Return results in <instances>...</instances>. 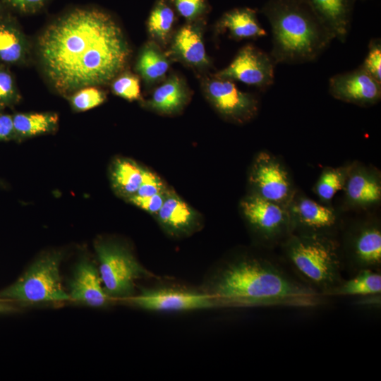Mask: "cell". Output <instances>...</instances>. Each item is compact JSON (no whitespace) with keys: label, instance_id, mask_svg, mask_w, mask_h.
Wrapping results in <instances>:
<instances>
[{"label":"cell","instance_id":"cell-11","mask_svg":"<svg viewBox=\"0 0 381 381\" xmlns=\"http://www.w3.org/2000/svg\"><path fill=\"white\" fill-rule=\"evenodd\" d=\"M127 300L143 309L155 311H183L210 308L218 304L212 295L171 289H143Z\"/></svg>","mask_w":381,"mask_h":381},{"label":"cell","instance_id":"cell-21","mask_svg":"<svg viewBox=\"0 0 381 381\" xmlns=\"http://www.w3.org/2000/svg\"><path fill=\"white\" fill-rule=\"evenodd\" d=\"M16 140L52 133L59 126V116L55 112H25L12 115Z\"/></svg>","mask_w":381,"mask_h":381},{"label":"cell","instance_id":"cell-31","mask_svg":"<svg viewBox=\"0 0 381 381\" xmlns=\"http://www.w3.org/2000/svg\"><path fill=\"white\" fill-rule=\"evenodd\" d=\"M111 90L116 95L128 101L140 97V85L138 76L130 73L116 77L111 83Z\"/></svg>","mask_w":381,"mask_h":381},{"label":"cell","instance_id":"cell-28","mask_svg":"<svg viewBox=\"0 0 381 381\" xmlns=\"http://www.w3.org/2000/svg\"><path fill=\"white\" fill-rule=\"evenodd\" d=\"M344 169L327 168L321 174L316 185L315 193L322 201H330L336 193L343 189L347 175Z\"/></svg>","mask_w":381,"mask_h":381},{"label":"cell","instance_id":"cell-35","mask_svg":"<svg viewBox=\"0 0 381 381\" xmlns=\"http://www.w3.org/2000/svg\"><path fill=\"white\" fill-rule=\"evenodd\" d=\"M163 183L161 179L152 171L145 169L143 178L136 195L140 196H150L162 193Z\"/></svg>","mask_w":381,"mask_h":381},{"label":"cell","instance_id":"cell-7","mask_svg":"<svg viewBox=\"0 0 381 381\" xmlns=\"http://www.w3.org/2000/svg\"><path fill=\"white\" fill-rule=\"evenodd\" d=\"M241 210L253 230L267 245L283 243L293 233L289 212L282 205L255 195L241 202Z\"/></svg>","mask_w":381,"mask_h":381},{"label":"cell","instance_id":"cell-34","mask_svg":"<svg viewBox=\"0 0 381 381\" xmlns=\"http://www.w3.org/2000/svg\"><path fill=\"white\" fill-rule=\"evenodd\" d=\"M164 199L165 196L162 193L150 196H140L135 194L128 198V201L150 214H157Z\"/></svg>","mask_w":381,"mask_h":381},{"label":"cell","instance_id":"cell-6","mask_svg":"<svg viewBox=\"0 0 381 381\" xmlns=\"http://www.w3.org/2000/svg\"><path fill=\"white\" fill-rule=\"evenodd\" d=\"M103 288L110 298L127 299L133 296L135 281L150 276L123 246L98 241L95 245Z\"/></svg>","mask_w":381,"mask_h":381},{"label":"cell","instance_id":"cell-5","mask_svg":"<svg viewBox=\"0 0 381 381\" xmlns=\"http://www.w3.org/2000/svg\"><path fill=\"white\" fill-rule=\"evenodd\" d=\"M62 259L63 253L59 250L40 255L18 280L0 291V298L25 304L70 300L61 285Z\"/></svg>","mask_w":381,"mask_h":381},{"label":"cell","instance_id":"cell-36","mask_svg":"<svg viewBox=\"0 0 381 381\" xmlns=\"http://www.w3.org/2000/svg\"><path fill=\"white\" fill-rule=\"evenodd\" d=\"M23 14H35L44 9L50 0H1Z\"/></svg>","mask_w":381,"mask_h":381},{"label":"cell","instance_id":"cell-23","mask_svg":"<svg viewBox=\"0 0 381 381\" xmlns=\"http://www.w3.org/2000/svg\"><path fill=\"white\" fill-rule=\"evenodd\" d=\"M163 226L170 232L181 233L193 226L195 216L193 210L176 195L165 197L157 213Z\"/></svg>","mask_w":381,"mask_h":381},{"label":"cell","instance_id":"cell-4","mask_svg":"<svg viewBox=\"0 0 381 381\" xmlns=\"http://www.w3.org/2000/svg\"><path fill=\"white\" fill-rule=\"evenodd\" d=\"M282 248L291 272L322 296L342 281L340 246L334 236L292 233Z\"/></svg>","mask_w":381,"mask_h":381},{"label":"cell","instance_id":"cell-26","mask_svg":"<svg viewBox=\"0 0 381 381\" xmlns=\"http://www.w3.org/2000/svg\"><path fill=\"white\" fill-rule=\"evenodd\" d=\"M143 170L131 160L116 159L111 169V181L116 190L128 198L136 194L142 181Z\"/></svg>","mask_w":381,"mask_h":381},{"label":"cell","instance_id":"cell-14","mask_svg":"<svg viewBox=\"0 0 381 381\" xmlns=\"http://www.w3.org/2000/svg\"><path fill=\"white\" fill-rule=\"evenodd\" d=\"M68 289L70 300L91 307L105 306L111 299L103 288L98 267L86 256L75 263Z\"/></svg>","mask_w":381,"mask_h":381},{"label":"cell","instance_id":"cell-39","mask_svg":"<svg viewBox=\"0 0 381 381\" xmlns=\"http://www.w3.org/2000/svg\"><path fill=\"white\" fill-rule=\"evenodd\" d=\"M0 8H1V6H0Z\"/></svg>","mask_w":381,"mask_h":381},{"label":"cell","instance_id":"cell-32","mask_svg":"<svg viewBox=\"0 0 381 381\" xmlns=\"http://www.w3.org/2000/svg\"><path fill=\"white\" fill-rule=\"evenodd\" d=\"M360 66L381 83V40L380 38H373L370 41L368 54Z\"/></svg>","mask_w":381,"mask_h":381},{"label":"cell","instance_id":"cell-17","mask_svg":"<svg viewBox=\"0 0 381 381\" xmlns=\"http://www.w3.org/2000/svg\"><path fill=\"white\" fill-rule=\"evenodd\" d=\"M30 54V43L17 23L9 16L0 15V64H23Z\"/></svg>","mask_w":381,"mask_h":381},{"label":"cell","instance_id":"cell-19","mask_svg":"<svg viewBox=\"0 0 381 381\" xmlns=\"http://www.w3.org/2000/svg\"><path fill=\"white\" fill-rule=\"evenodd\" d=\"M200 30V25L196 23L182 26L175 35L171 47L180 59L193 66L208 64Z\"/></svg>","mask_w":381,"mask_h":381},{"label":"cell","instance_id":"cell-38","mask_svg":"<svg viewBox=\"0 0 381 381\" xmlns=\"http://www.w3.org/2000/svg\"><path fill=\"white\" fill-rule=\"evenodd\" d=\"M15 310V308L11 306L6 300L0 299V313H8Z\"/></svg>","mask_w":381,"mask_h":381},{"label":"cell","instance_id":"cell-22","mask_svg":"<svg viewBox=\"0 0 381 381\" xmlns=\"http://www.w3.org/2000/svg\"><path fill=\"white\" fill-rule=\"evenodd\" d=\"M381 294L380 270H361L342 281L327 293V296H365Z\"/></svg>","mask_w":381,"mask_h":381},{"label":"cell","instance_id":"cell-33","mask_svg":"<svg viewBox=\"0 0 381 381\" xmlns=\"http://www.w3.org/2000/svg\"><path fill=\"white\" fill-rule=\"evenodd\" d=\"M176 11L185 19L195 21L207 11L206 0H171Z\"/></svg>","mask_w":381,"mask_h":381},{"label":"cell","instance_id":"cell-12","mask_svg":"<svg viewBox=\"0 0 381 381\" xmlns=\"http://www.w3.org/2000/svg\"><path fill=\"white\" fill-rule=\"evenodd\" d=\"M328 87L335 99L361 107L374 105L381 99V83L361 66L332 75Z\"/></svg>","mask_w":381,"mask_h":381},{"label":"cell","instance_id":"cell-16","mask_svg":"<svg viewBox=\"0 0 381 381\" xmlns=\"http://www.w3.org/2000/svg\"><path fill=\"white\" fill-rule=\"evenodd\" d=\"M334 40L345 42L351 30L356 0H306Z\"/></svg>","mask_w":381,"mask_h":381},{"label":"cell","instance_id":"cell-3","mask_svg":"<svg viewBox=\"0 0 381 381\" xmlns=\"http://www.w3.org/2000/svg\"><path fill=\"white\" fill-rule=\"evenodd\" d=\"M261 13L270 25L276 64L313 62L334 40L306 0H267Z\"/></svg>","mask_w":381,"mask_h":381},{"label":"cell","instance_id":"cell-1","mask_svg":"<svg viewBox=\"0 0 381 381\" xmlns=\"http://www.w3.org/2000/svg\"><path fill=\"white\" fill-rule=\"evenodd\" d=\"M37 50L50 85L68 96L113 80L131 53L116 20L95 7H76L60 15L39 36Z\"/></svg>","mask_w":381,"mask_h":381},{"label":"cell","instance_id":"cell-20","mask_svg":"<svg viewBox=\"0 0 381 381\" xmlns=\"http://www.w3.org/2000/svg\"><path fill=\"white\" fill-rule=\"evenodd\" d=\"M346 198L356 206H368L377 203L381 198L379 180L364 170H355L347 175L344 186Z\"/></svg>","mask_w":381,"mask_h":381},{"label":"cell","instance_id":"cell-10","mask_svg":"<svg viewBox=\"0 0 381 381\" xmlns=\"http://www.w3.org/2000/svg\"><path fill=\"white\" fill-rule=\"evenodd\" d=\"M205 90L215 109L231 121H247L258 111L255 96L240 90L231 80L215 76L206 82Z\"/></svg>","mask_w":381,"mask_h":381},{"label":"cell","instance_id":"cell-18","mask_svg":"<svg viewBox=\"0 0 381 381\" xmlns=\"http://www.w3.org/2000/svg\"><path fill=\"white\" fill-rule=\"evenodd\" d=\"M217 27L222 32L228 31L236 40L256 39L266 36V30L257 17V10L250 7H237L225 12Z\"/></svg>","mask_w":381,"mask_h":381},{"label":"cell","instance_id":"cell-30","mask_svg":"<svg viewBox=\"0 0 381 381\" xmlns=\"http://www.w3.org/2000/svg\"><path fill=\"white\" fill-rule=\"evenodd\" d=\"M20 99L13 75L7 66L0 64V110L18 104Z\"/></svg>","mask_w":381,"mask_h":381},{"label":"cell","instance_id":"cell-29","mask_svg":"<svg viewBox=\"0 0 381 381\" xmlns=\"http://www.w3.org/2000/svg\"><path fill=\"white\" fill-rule=\"evenodd\" d=\"M106 93L97 86L82 87L68 96L72 109L85 111L101 105L106 100Z\"/></svg>","mask_w":381,"mask_h":381},{"label":"cell","instance_id":"cell-37","mask_svg":"<svg viewBox=\"0 0 381 381\" xmlns=\"http://www.w3.org/2000/svg\"><path fill=\"white\" fill-rule=\"evenodd\" d=\"M16 140L12 115L0 110V141Z\"/></svg>","mask_w":381,"mask_h":381},{"label":"cell","instance_id":"cell-8","mask_svg":"<svg viewBox=\"0 0 381 381\" xmlns=\"http://www.w3.org/2000/svg\"><path fill=\"white\" fill-rule=\"evenodd\" d=\"M344 270L351 274L361 270H380L381 230L377 224L367 223L353 229L340 247Z\"/></svg>","mask_w":381,"mask_h":381},{"label":"cell","instance_id":"cell-25","mask_svg":"<svg viewBox=\"0 0 381 381\" xmlns=\"http://www.w3.org/2000/svg\"><path fill=\"white\" fill-rule=\"evenodd\" d=\"M169 68L167 56L154 42H148L141 49L135 68L146 82L153 83L162 79Z\"/></svg>","mask_w":381,"mask_h":381},{"label":"cell","instance_id":"cell-2","mask_svg":"<svg viewBox=\"0 0 381 381\" xmlns=\"http://www.w3.org/2000/svg\"><path fill=\"white\" fill-rule=\"evenodd\" d=\"M212 293L216 301L234 306L314 307L325 298L278 262L260 256L227 262L215 277Z\"/></svg>","mask_w":381,"mask_h":381},{"label":"cell","instance_id":"cell-9","mask_svg":"<svg viewBox=\"0 0 381 381\" xmlns=\"http://www.w3.org/2000/svg\"><path fill=\"white\" fill-rule=\"evenodd\" d=\"M276 65L270 54L254 45L246 44L215 76L265 88L274 83Z\"/></svg>","mask_w":381,"mask_h":381},{"label":"cell","instance_id":"cell-27","mask_svg":"<svg viewBox=\"0 0 381 381\" xmlns=\"http://www.w3.org/2000/svg\"><path fill=\"white\" fill-rule=\"evenodd\" d=\"M176 14L171 0H157L147 22L150 34L160 41H164L171 32Z\"/></svg>","mask_w":381,"mask_h":381},{"label":"cell","instance_id":"cell-15","mask_svg":"<svg viewBox=\"0 0 381 381\" xmlns=\"http://www.w3.org/2000/svg\"><path fill=\"white\" fill-rule=\"evenodd\" d=\"M288 212L293 233L333 236L332 231L337 219L332 209L313 200L301 197L293 202L291 209Z\"/></svg>","mask_w":381,"mask_h":381},{"label":"cell","instance_id":"cell-24","mask_svg":"<svg viewBox=\"0 0 381 381\" xmlns=\"http://www.w3.org/2000/svg\"><path fill=\"white\" fill-rule=\"evenodd\" d=\"M187 97L184 83L176 75H171L155 90L149 105L158 111L172 113L183 107Z\"/></svg>","mask_w":381,"mask_h":381},{"label":"cell","instance_id":"cell-13","mask_svg":"<svg viewBox=\"0 0 381 381\" xmlns=\"http://www.w3.org/2000/svg\"><path fill=\"white\" fill-rule=\"evenodd\" d=\"M250 180L256 195L267 200L283 205L291 196V185L282 164L270 154L260 153L253 165Z\"/></svg>","mask_w":381,"mask_h":381}]
</instances>
